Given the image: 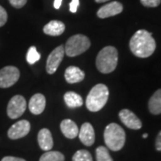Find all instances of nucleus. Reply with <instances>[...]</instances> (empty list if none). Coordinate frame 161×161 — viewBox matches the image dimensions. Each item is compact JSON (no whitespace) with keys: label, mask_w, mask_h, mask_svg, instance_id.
Returning a JSON list of instances; mask_svg holds the SVG:
<instances>
[{"label":"nucleus","mask_w":161,"mask_h":161,"mask_svg":"<svg viewBox=\"0 0 161 161\" xmlns=\"http://www.w3.org/2000/svg\"><path fill=\"white\" fill-rule=\"evenodd\" d=\"M130 49L132 53L141 58L150 57L156 49V41L150 32L145 30L137 31L130 40Z\"/></svg>","instance_id":"1"},{"label":"nucleus","mask_w":161,"mask_h":161,"mask_svg":"<svg viewBox=\"0 0 161 161\" xmlns=\"http://www.w3.org/2000/svg\"><path fill=\"white\" fill-rule=\"evenodd\" d=\"M73 161H93L92 154L86 150L76 151L73 156Z\"/></svg>","instance_id":"22"},{"label":"nucleus","mask_w":161,"mask_h":161,"mask_svg":"<svg viewBox=\"0 0 161 161\" xmlns=\"http://www.w3.org/2000/svg\"><path fill=\"white\" fill-rule=\"evenodd\" d=\"M123 8H124L123 5L119 2H117V1L111 2V3H108L102 7H100L97 13V15L101 19L115 16V15H117L120 13H122Z\"/></svg>","instance_id":"11"},{"label":"nucleus","mask_w":161,"mask_h":161,"mask_svg":"<svg viewBox=\"0 0 161 161\" xmlns=\"http://www.w3.org/2000/svg\"><path fill=\"white\" fill-rule=\"evenodd\" d=\"M64 100L66 104V106L70 108H75L81 107L83 104L82 98L78 93L74 92H67L64 96Z\"/></svg>","instance_id":"18"},{"label":"nucleus","mask_w":161,"mask_h":161,"mask_svg":"<svg viewBox=\"0 0 161 161\" xmlns=\"http://www.w3.org/2000/svg\"><path fill=\"white\" fill-rule=\"evenodd\" d=\"M20 77V71L15 66H5L0 70V88H9L15 84Z\"/></svg>","instance_id":"7"},{"label":"nucleus","mask_w":161,"mask_h":161,"mask_svg":"<svg viewBox=\"0 0 161 161\" xmlns=\"http://www.w3.org/2000/svg\"><path fill=\"white\" fill-rule=\"evenodd\" d=\"M31 130V124L27 120H20L14 124L8 130L7 135L12 140H17L26 136Z\"/></svg>","instance_id":"9"},{"label":"nucleus","mask_w":161,"mask_h":161,"mask_svg":"<svg viewBox=\"0 0 161 161\" xmlns=\"http://www.w3.org/2000/svg\"><path fill=\"white\" fill-rule=\"evenodd\" d=\"M7 22V13L3 6H0V27L4 26Z\"/></svg>","instance_id":"25"},{"label":"nucleus","mask_w":161,"mask_h":161,"mask_svg":"<svg viewBox=\"0 0 161 161\" xmlns=\"http://www.w3.org/2000/svg\"><path fill=\"white\" fill-rule=\"evenodd\" d=\"M80 142L85 146H92L95 142V132L90 123H84L78 133Z\"/></svg>","instance_id":"12"},{"label":"nucleus","mask_w":161,"mask_h":161,"mask_svg":"<svg viewBox=\"0 0 161 161\" xmlns=\"http://www.w3.org/2000/svg\"><path fill=\"white\" fill-rule=\"evenodd\" d=\"M40 161H64V156L59 151H46L40 157Z\"/></svg>","instance_id":"20"},{"label":"nucleus","mask_w":161,"mask_h":161,"mask_svg":"<svg viewBox=\"0 0 161 161\" xmlns=\"http://www.w3.org/2000/svg\"><path fill=\"white\" fill-rule=\"evenodd\" d=\"M104 140L109 150L118 151L125 143V132L120 125L112 123L107 125L104 131Z\"/></svg>","instance_id":"4"},{"label":"nucleus","mask_w":161,"mask_h":161,"mask_svg":"<svg viewBox=\"0 0 161 161\" xmlns=\"http://www.w3.org/2000/svg\"><path fill=\"white\" fill-rule=\"evenodd\" d=\"M118 62V52L115 47L108 46L102 48L96 58V65L102 74H110L115 71Z\"/></svg>","instance_id":"2"},{"label":"nucleus","mask_w":161,"mask_h":161,"mask_svg":"<svg viewBox=\"0 0 161 161\" xmlns=\"http://www.w3.org/2000/svg\"><path fill=\"white\" fill-rule=\"evenodd\" d=\"M40 59V55L34 46L31 47L26 55V60L30 64H33Z\"/></svg>","instance_id":"23"},{"label":"nucleus","mask_w":161,"mask_h":161,"mask_svg":"<svg viewBox=\"0 0 161 161\" xmlns=\"http://www.w3.org/2000/svg\"><path fill=\"white\" fill-rule=\"evenodd\" d=\"M141 3L146 7H157L160 5L161 0H141Z\"/></svg>","instance_id":"24"},{"label":"nucleus","mask_w":161,"mask_h":161,"mask_svg":"<svg viewBox=\"0 0 161 161\" xmlns=\"http://www.w3.org/2000/svg\"><path fill=\"white\" fill-rule=\"evenodd\" d=\"M61 5H62V0H55L54 1V7L56 9H59L61 7Z\"/></svg>","instance_id":"30"},{"label":"nucleus","mask_w":161,"mask_h":161,"mask_svg":"<svg viewBox=\"0 0 161 161\" xmlns=\"http://www.w3.org/2000/svg\"><path fill=\"white\" fill-rule=\"evenodd\" d=\"M91 47V41L85 35L76 34L70 37L64 47V53L70 58L79 56L87 51Z\"/></svg>","instance_id":"5"},{"label":"nucleus","mask_w":161,"mask_h":161,"mask_svg":"<svg viewBox=\"0 0 161 161\" xmlns=\"http://www.w3.org/2000/svg\"><path fill=\"white\" fill-rule=\"evenodd\" d=\"M142 137H143V138H147V137H148V134H147V133H144L143 135H142Z\"/></svg>","instance_id":"32"},{"label":"nucleus","mask_w":161,"mask_h":161,"mask_svg":"<svg viewBox=\"0 0 161 161\" xmlns=\"http://www.w3.org/2000/svg\"><path fill=\"white\" fill-rule=\"evenodd\" d=\"M109 96L108 88L98 83L92 88L86 98V108L92 112H98L104 108Z\"/></svg>","instance_id":"3"},{"label":"nucleus","mask_w":161,"mask_h":161,"mask_svg":"<svg viewBox=\"0 0 161 161\" xmlns=\"http://www.w3.org/2000/svg\"><path fill=\"white\" fill-rule=\"evenodd\" d=\"M107 1H109V0H95V2H97V3H104Z\"/></svg>","instance_id":"31"},{"label":"nucleus","mask_w":161,"mask_h":161,"mask_svg":"<svg viewBox=\"0 0 161 161\" xmlns=\"http://www.w3.org/2000/svg\"><path fill=\"white\" fill-rule=\"evenodd\" d=\"M96 158H97V161H113V158H111L108 148L104 146H99L97 148Z\"/></svg>","instance_id":"21"},{"label":"nucleus","mask_w":161,"mask_h":161,"mask_svg":"<svg viewBox=\"0 0 161 161\" xmlns=\"http://www.w3.org/2000/svg\"><path fill=\"white\" fill-rule=\"evenodd\" d=\"M65 30V25L61 21L53 20L46 25L43 28L44 33L49 36H59L63 33Z\"/></svg>","instance_id":"17"},{"label":"nucleus","mask_w":161,"mask_h":161,"mask_svg":"<svg viewBox=\"0 0 161 161\" xmlns=\"http://www.w3.org/2000/svg\"><path fill=\"white\" fill-rule=\"evenodd\" d=\"M30 111L33 114V115H40L41 114L46 107V98L44 97V95L40 94V93H37L34 94L28 104Z\"/></svg>","instance_id":"13"},{"label":"nucleus","mask_w":161,"mask_h":161,"mask_svg":"<svg viewBox=\"0 0 161 161\" xmlns=\"http://www.w3.org/2000/svg\"><path fill=\"white\" fill-rule=\"evenodd\" d=\"M1 161H26L23 158H16V157H11V156H7V157H5L2 158Z\"/></svg>","instance_id":"28"},{"label":"nucleus","mask_w":161,"mask_h":161,"mask_svg":"<svg viewBox=\"0 0 161 161\" xmlns=\"http://www.w3.org/2000/svg\"><path fill=\"white\" fill-rule=\"evenodd\" d=\"M119 118L121 122L128 128L132 130H139L142 126V121L138 116L129 109H122L119 112Z\"/></svg>","instance_id":"10"},{"label":"nucleus","mask_w":161,"mask_h":161,"mask_svg":"<svg viewBox=\"0 0 161 161\" xmlns=\"http://www.w3.org/2000/svg\"><path fill=\"white\" fill-rule=\"evenodd\" d=\"M79 4H80L79 0H72V2L70 3V11L72 13H76Z\"/></svg>","instance_id":"27"},{"label":"nucleus","mask_w":161,"mask_h":161,"mask_svg":"<svg viewBox=\"0 0 161 161\" xmlns=\"http://www.w3.org/2000/svg\"><path fill=\"white\" fill-rule=\"evenodd\" d=\"M64 54H65L64 53V47L62 46V45L56 47L49 54L47 60L46 65V70L47 74L53 75V74L56 73L59 64H61L62 60H63Z\"/></svg>","instance_id":"8"},{"label":"nucleus","mask_w":161,"mask_h":161,"mask_svg":"<svg viewBox=\"0 0 161 161\" xmlns=\"http://www.w3.org/2000/svg\"><path fill=\"white\" fill-rule=\"evenodd\" d=\"M9 3L14 8H22L27 3V0H9Z\"/></svg>","instance_id":"26"},{"label":"nucleus","mask_w":161,"mask_h":161,"mask_svg":"<svg viewBox=\"0 0 161 161\" xmlns=\"http://www.w3.org/2000/svg\"><path fill=\"white\" fill-rule=\"evenodd\" d=\"M64 78L68 83H77L84 80L85 74L76 66H69L64 72Z\"/></svg>","instance_id":"16"},{"label":"nucleus","mask_w":161,"mask_h":161,"mask_svg":"<svg viewBox=\"0 0 161 161\" xmlns=\"http://www.w3.org/2000/svg\"><path fill=\"white\" fill-rule=\"evenodd\" d=\"M156 149L158 151H161V131L158 132L156 139Z\"/></svg>","instance_id":"29"},{"label":"nucleus","mask_w":161,"mask_h":161,"mask_svg":"<svg viewBox=\"0 0 161 161\" xmlns=\"http://www.w3.org/2000/svg\"><path fill=\"white\" fill-rule=\"evenodd\" d=\"M60 129L63 134L68 139H75L78 136L79 128L75 122L71 119H64L60 124Z\"/></svg>","instance_id":"14"},{"label":"nucleus","mask_w":161,"mask_h":161,"mask_svg":"<svg viewBox=\"0 0 161 161\" xmlns=\"http://www.w3.org/2000/svg\"><path fill=\"white\" fill-rule=\"evenodd\" d=\"M38 142H39L40 149L44 151H48L53 148V145H54L53 138H52L51 132L48 129L43 128L39 132Z\"/></svg>","instance_id":"15"},{"label":"nucleus","mask_w":161,"mask_h":161,"mask_svg":"<svg viewBox=\"0 0 161 161\" xmlns=\"http://www.w3.org/2000/svg\"><path fill=\"white\" fill-rule=\"evenodd\" d=\"M149 109L153 115L161 114V89L158 90L150 98Z\"/></svg>","instance_id":"19"},{"label":"nucleus","mask_w":161,"mask_h":161,"mask_svg":"<svg viewBox=\"0 0 161 161\" xmlns=\"http://www.w3.org/2000/svg\"><path fill=\"white\" fill-rule=\"evenodd\" d=\"M27 108L26 100L21 95H15L10 99L7 105V115L11 119H16L25 112Z\"/></svg>","instance_id":"6"}]
</instances>
